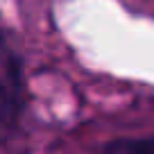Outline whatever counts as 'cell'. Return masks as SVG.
I'll list each match as a JSON object with an SVG mask.
<instances>
[{
    "mask_svg": "<svg viewBox=\"0 0 154 154\" xmlns=\"http://www.w3.org/2000/svg\"><path fill=\"white\" fill-rule=\"evenodd\" d=\"M20 97V63L14 50L0 38V120L16 109Z\"/></svg>",
    "mask_w": 154,
    "mask_h": 154,
    "instance_id": "1",
    "label": "cell"
},
{
    "mask_svg": "<svg viewBox=\"0 0 154 154\" xmlns=\"http://www.w3.org/2000/svg\"><path fill=\"white\" fill-rule=\"evenodd\" d=\"M104 154H154V136L147 138H118L106 145Z\"/></svg>",
    "mask_w": 154,
    "mask_h": 154,
    "instance_id": "2",
    "label": "cell"
}]
</instances>
